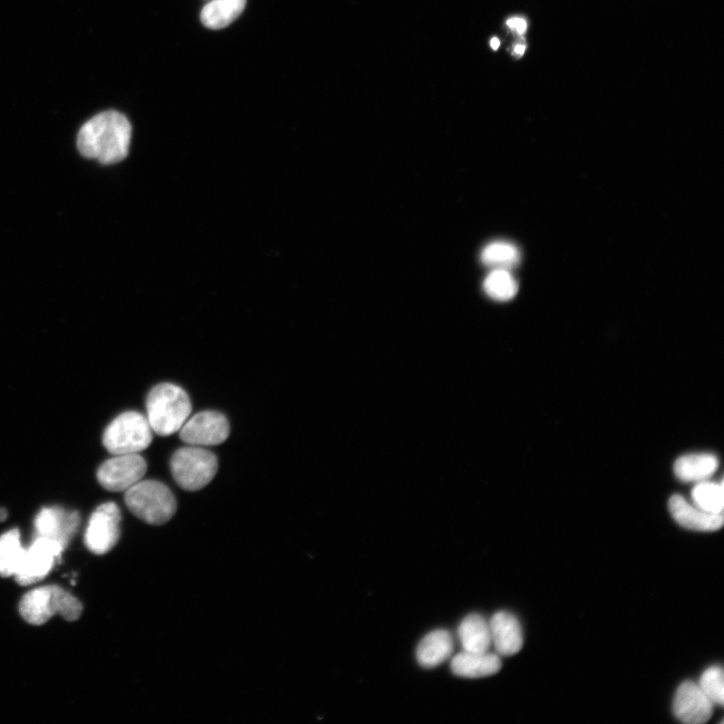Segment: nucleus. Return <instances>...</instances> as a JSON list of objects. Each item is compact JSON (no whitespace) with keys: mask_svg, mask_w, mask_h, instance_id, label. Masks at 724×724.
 I'll use <instances>...</instances> for the list:
<instances>
[{"mask_svg":"<svg viewBox=\"0 0 724 724\" xmlns=\"http://www.w3.org/2000/svg\"><path fill=\"white\" fill-rule=\"evenodd\" d=\"M152 442V429L147 418L137 412L118 416L105 430L103 444L114 456L139 454Z\"/></svg>","mask_w":724,"mask_h":724,"instance_id":"obj_6","label":"nucleus"},{"mask_svg":"<svg viewBox=\"0 0 724 724\" xmlns=\"http://www.w3.org/2000/svg\"><path fill=\"white\" fill-rule=\"evenodd\" d=\"M8 518V511L5 508H0V522L5 521Z\"/></svg>","mask_w":724,"mask_h":724,"instance_id":"obj_27","label":"nucleus"},{"mask_svg":"<svg viewBox=\"0 0 724 724\" xmlns=\"http://www.w3.org/2000/svg\"><path fill=\"white\" fill-rule=\"evenodd\" d=\"M458 637L464 651L488 652L492 646L489 622L478 614L469 615L461 622Z\"/></svg>","mask_w":724,"mask_h":724,"instance_id":"obj_17","label":"nucleus"},{"mask_svg":"<svg viewBox=\"0 0 724 724\" xmlns=\"http://www.w3.org/2000/svg\"><path fill=\"white\" fill-rule=\"evenodd\" d=\"M486 294L497 301L513 299L518 292V284L508 270L493 269L484 280Z\"/></svg>","mask_w":724,"mask_h":724,"instance_id":"obj_22","label":"nucleus"},{"mask_svg":"<svg viewBox=\"0 0 724 724\" xmlns=\"http://www.w3.org/2000/svg\"><path fill=\"white\" fill-rule=\"evenodd\" d=\"M454 651L453 636L447 630L428 634L417 648L418 663L424 668H435L448 660Z\"/></svg>","mask_w":724,"mask_h":724,"instance_id":"obj_16","label":"nucleus"},{"mask_svg":"<svg viewBox=\"0 0 724 724\" xmlns=\"http://www.w3.org/2000/svg\"><path fill=\"white\" fill-rule=\"evenodd\" d=\"M508 28L519 36H523L527 30V23L521 18H512L507 21Z\"/></svg>","mask_w":724,"mask_h":724,"instance_id":"obj_25","label":"nucleus"},{"mask_svg":"<svg viewBox=\"0 0 724 724\" xmlns=\"http://www.w3.org/2000/svg\"><path fill=\"white\" fill-rule=\"evenodd\" d=\"M80 514L61 507L43 508L35 518L36 537L59 543L65 550L80 526Z\"/></svg>","mask_w":724,"mask_h":724,"instance_id":"obj_11","label":"nucleus"},{"mask_svg":"<svg viewBox=\"0 0 724 724\" xmlns=\"http://www.w3.org/2000/svg\"><path fill=\"white\" fill-rule=\"evenodd\" d=\"M718 468V459L712 454H689L680 457L674 465V472L683 482H702L711 477Z\"/></svg>","mask_w":724,"mask_h":724,"instance_id":"obj_18","label":"nucleus"},{"mask_svg":"<svg viewBox=\"0 0 724 724\" xmlns=\"http://www.w3.org/2000/svg\"><path fill=\"white\" fill-rule=\"evenodd\" d=\"M65 550L58 542L36 537L26 549L21 567L16 574L19 585L27 587L43 581L52 571Z\"/></svg>","mask_w":724,"mask_h":724,"instance_id":"obj_8","label":"nucleus"},{"mask_svg":"<svg viewBox=\"0 0 724 724\" xmlns=\"http://www.w3.org/2000/svg\"><path fill=\"white\" fill-rule=\"evenodd\" d=\"M230 435L228 419L214 411L202 412L179 430L180 439L190 446L209 447L224 443Z\"/></svg>","mask_w":724,"mask_h":724,"instance_id":"obj_10","label":"nucleus"},{"mask_svg":"<svg viewBox=\"0 0 724 724\" xmlns=\"http://www.w3.org/2000/svg\"><path fill=\"white\" fill-rule=\"evenodd\" d=\"M490 45L493 50H497L500 47V41L496 38L492 39Z\"/></svg>","mask_w":724,"mask_h":724,"instance_id":"obj_28","label":"nucleus"},{"mask_svg":"<svg viewBox=\"0 0 724 724\" xmlns=\"http://www.w3.org/2000/svg\"><path fill=\"white\" fill-rule=\"evenodd\" d=\"M502 662L498 654L491 652L462 651L451 662L452 672L463 678H483L500 671Z\"/></svg>","mask_w":724,"mask_h":724,"instance_id":"obj_15","label":"nucleus"},{"mask_svg":"<svg viewBox=\"0 0 724 724\" xmlns=\"http://www.w3.org/2000/svg\"><path fill=\"white\" fill-rule=\"evenodd\" d=\"M698 686L713 704H723L724 676L721 668H708L702 674Z\"/></svg>","mask_w":724,"mask_h":724,"instance_id":"obj_24","label":"nucleus"},{"mask_svg":"<svg viewBox=\"0 0 724 724\" xmlns=\"http://www.w3.org/2000/svg\"><path fill=\"white\" fill-rule=\"evenodd\" d=\"M174 480L186 490L205 488L219 470L217 456L203 447L189 446L177 450L170 462Z\"/></svg>","mask_w":724,"mask_h":724,"instance_id":"obj_5","label":"nucleus"},{"mask_svg":"<svg viewBox=\"0 0 724 724\" xmlns=\"http://www.w3.org/2000/svg\"><path fill=\"white\" fill-rule=\"evenodd\" d=\"M673 711L675 716L684 723L703 724L712 715L713 703L698 684L686 681L679 686L675 694Z\"/></svg>","mask_w":724,"mask_h":724,"instance_id":"obj_12","label":"nucleus"},{"mask_svg":"<svg viewBox=\"0 0 724 724\" xmlns=\"http://www.w3.org/2000/svg\"><path fill=\"white\" fill-rule=\"evenodd\" d=\"M83 606L72 594L58 586L35 589L26 594L20 603V614L31 625L41 626L55 615L69 622L82 615Z\"/></svg>","mask_w":724,"mask_h":724,"instance_id":"obj_3","label":"nucleus"},{"mask_svg":"<svg viewBox=\"0 0 724 724\" xmlns=\"http://www.w3.org/2000/svg\"><path fill=\"white\" fill-rule=\"evenodd\" d=\"M521 259L518 248L508 242H493L487 245L481 253L482 263L492 269L510 271L515 268Z\"/></svg>","mask_w":724,"mask_h":724,"instance_id":"obj_21","label":"nucleus"},{"mask_svg":"<svg viewBox=\"0 0 724 724\" xmlns=\"http://www.w3.org/2000/svg\"><path fill=\"white\" fill-rule=\"evenodd\" d=\"M26 549L22 546L21 533L13 529L0 536V576L4 578L16 576Z\"/></svg>","mask_w":724,"mask_h":724,"instance_id":"obj_20","label":"nucleus"},{"mask_svg":"<svg viewBox=\"0 0 724 724\" xmlns=\"http://www.w3.org/2000/svg\"><path fill=\"white\" fill-rule=\"evenodd\" d=\"M247 0H212L202 11L201 20L211 30H221L234 23L244 12Z\"/></svg>","mask_w":724,"mask_h":724,"instance_id":"obj_19","label":"nucleus"},{"mask_svg":"<svg viewBox=\"0 0 724 724\" xmlns=\"http://www.w3.org/2000/svg\"><path fill=\"white\" fill-rule=\"evenodd\" d=\"M694 505L706 512L722 514L724 506V491L722 483L702 481L692 490Z\"/></svg>","mask_w":724,"mask_h":724,"instance_id":"obj_23","label":"nucleus"},{"mask_svg":"<svg viewBox=\"0 0 724 724\" xmlns=\"http://www.w3.org/2000/svg\"><path fill=\"white\" fill-rule=\"evenodd\" d=\"M526 46L524 44H518L513 49V54L517 57L524 55Z\"/></svg>","mask_w":724,"mask_h":724,"instance_id":"obj_26","label":"nucleus"},{"mask_svg":"<svg viewBox=\"0 0 724 724\" xmlns=\"http://www.w3.org/2000/svg\"><path fill=\"white\" fill-rule=\"evenodd\" d=\"M125 503L136 517L151 525L166 523L176 511L172 492L155 480H141L125 491Z\"/></svg>","mask_w":724,"mask_h":724,"instance_id":"obj_4","label":"nucleus"},{"mask_svg":"<svg viewBox=\"0 0 724 724\" xmlns=\"http://www.w3.org/2000/svg\"><path fill=\"white\" fill-rule=\"evenodd\" d=\"M146 471V461L139 454L115 455L100 466L97 478L108 491L125 492L141 481Z\"/></svg>","mask_w":724,"mask_h":724,"instance_id":"obj_9","label":"nucleus"},{"mask_svg":"<svg viewBox=\"0 0 724 724\" xmlns=\"http://www.w3.org/2000/svg\"><path fill=\"white\" fill-rule=\"evenodd\" d=\"M121 512L117 504L107 502L92 514L85 532L87 549L98 556L109 553L120 537Z\"/></svg>","mask_w":724,"mask_h":724,"instance_id":"obj_7","label":"nucleus"},{"mask_svg":"<svg viewBox=\"0 0 724 724\" xmlns=\"http://www.w3.org/2000/svg\"><path fill=\"white\" fill-rule=\"evenodd\" d=\"M132 127L129 120L117 111L102 112L80 129L77 146L80 153L109 165L124 160L129 152Z\"/></svg>","mask_w":724,"mask_h":724,"instance_id":"obj_1","label":"nucleus"},{"mask_svg":"<svg viewBox=\"0 0 724 724\" xmlns=\"http://www.w3.org/2000/svg\"><path fill=\"white\" fill-rule=\"evenodd\" d=\"M492 645L499 656H513L523 646L519 621L508 612H498L489 621Z\"/></svg>","mask_w":724,"mask_h":724,"instance_id":"obj_13","label":"nucleus"},{"mask_svg":"<svg viewBox=\"0 0 724 724\" xmlns=\"http://www.w3.org/2000/svg\"><path fill=\"white\" fill-rule=\"evenodd\" d=\"M146 408L151 429L163 437L179 432L193 409L188 394L172 384L154 387L148 394Z\"/></svg>","mask_w":724,"mask_h":724,"instance_id":"obj_2","label":"nucleus"},{"mask_svg":"<svg viewBox=\"0 0 724 724\" xmlns=\"http://www.w3.org/2000/svg\"><path fill=\"white\" fill-rule=\"evenodd\" d=\"M669 510L679 525L690 530L715 531L723 525L722 514L706 512L690 504L680 495H673L670 498Z\"/></svg>","mask_w":724,"mask_h":724,"instance_id":"obj_14","label":"nucleus"}]
</instances>
